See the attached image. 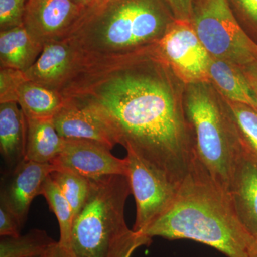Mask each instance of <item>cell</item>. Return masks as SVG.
<instances>
[{
  "label": "cell",
  "instance_id": "1",
  "mask_svg": "<svg viewBox=\"0 0 257 257\" xmlns=\"http://www.w3.org/2000/svg\"><path fill=\"white\" fill-rule=\"evenodd\" d=\"M185 87L157 43L126 53L81 57L60 92L96 113L118 144L179 185L195 158Z\"/></svg>",
  "mask_w": 257,
  "mask_h": 257
},
{
  "label": "cell",
  "instance_id": "2",
  "mask_svg": "<svg viewBox=\"0 0 257 257\" xmlns=\"http://www.w3.org/2000/svg\"><path fill=\"white\" fill-rule=\"evenodd\" d=\"M143 235L150 239L192 240L227 257H248L254 240L240 222L229 193L196 156L171 207Z\"/></svg>",
  "mask_w": 257,
  "mask_h": 257
},
{
  "label": "cell",
  "instance_id": "3",
  "mask_svg": "<svg viewBox=\"0 0 257 257\" xmlns=\"http://www.w3.org/2000/svg\"><path fill=\"white\" fill-rule=\"evenodd\" d=\"M175 20L167 0H101L67 39L81 57L126 53L158 43Z\"/></svg>",
  "mask_w": 257,
  "mask_h": 257
},
{
  "label": "cell",
  "instance_id": "4",
  "mask_svg": "<svg viewBox=\"0 0 257 257\" xmlns=\"http://www.w3.org/2000/svg\"><path fill=\"white\" fill-rule=\"evenodd\" d=\"M184 110L194 137L198 160L229 192L243 147L227 100L210 81L186 84Z\"/></svg>",
  "mask_w": 257,
  "mask_h": 257
},
{
  "label": "cell",
  "instance_id": "5",
  "mask_svg": "<svg viewBox=\"0 0 257 257\" xmlns=\"http://www.w3.org/2000/svg\"><path fill=\"white\" fill-rule=\"evenodd\" d=\"M132 193L126 175L90 179L89 195L74 218L69 247L72 257H111L133 232L124 219L126 199Z\"/></svg>",
  "mask_w": 257,
  "mask_h": 257
},
{
  "label": "cell",
  "instance_id": "6",
  "mask_svg": "<svg viewBox=\"0 0 257 257\" xmlns=\"http://www.w3.org/2000/svg\"><path fill=\"white\" fill-rule=\"evenodd\" d=\"M191 23L211 57L245 67L257 60V43L226 0H192Z\"/></svg>",
  "mask_w": 257,
  "mask_h": 257
},
{
  "label": "cell",
  "instance_id": "7",
  "mask_svg": "<svg viewBox=\"0 0 257 257\" xmlns=\"http://www.w3.org/2000/svg\"><path fill=\"white\" fill-rule=\"evenodd\" d=\"M128 179L137 206L133 231L143 235L175 201L179 185L126 150Z\"/></svg>",
  "mask_w": 257,
  "mask_h": 257
},
{
  "label": "cell",
  "instance_id": "8",
  "mask_svg": "<svg viewBox=\"0 0 257 257\" xmlns=\"http://www.w3.org/2000/svg\"><path fill=\"white\" fill-rule=\"evenodd\" d=\"M157 46L172 70L186 84L209 81L211 57L190 21L175 20Z\"/></svg>",
  "mask_w": 257,
  "mask_h": 257
},
{
  "label": "cell",
  "instance_id": "9",
  "mask_svg": "<svg viewBox=\"0 0 257 257\" xmlns=\"http://www.w3.org/2000/svg\"><path fill=\"white\" fill-rule=\"evenodd\" d=\"M111 150L96 142L65 139L63 150L51 164L88 179L109 175L128 176L126 158H117Z\"/></svg>",
  "mask_w": 257,
  "mask_h": 257
},
{
  "label": "cell",
  "instance_id": "10",
  "mask_svg": "<svg viewBox=\"0 0 257 257\" xmlns=\"http://www.w3.org/2000/svg\"><path fill=\"white\" fill-rule=\"evenodd\" d=\"M87 6L73 0H28L24 27L37 42L67 39Z\"/></svg>",
  "mask_w": 257,
  "mask_h": 257
},
{
  "label": "cell",
  "instance_id": "11",
  "mask_svg": "<svg viewBox=\"0 0 257 257\" xmlns=\"http://www.w3.org/2000/svg\"><path fill=\"white\" fill-rule=\"evenodd\" d=\"M57 169L52 164L25 160L2 178L0 201L15 213L23 225L32 201L41 194L45 181Z\"/></svg>",
  "mask_w": 257,
  "mask_h": 257
},
{
  "label": "cell",
  "instance_id": "12",
  "mask_svg": "<svg viewBox=\"0 0 257 257\" xmlns=\"http://www.w3.org/2000/svg\"><path fill=\"white\" fill-rule=\"evenodd\" d=\"M79 58L68 39L46 42L36 62L24 74L29 81L60 92L74 73Z\"/></svg>",
  "mask_w": 257,
  "mask_h": 257
},
{
  "label": "cell",
  "instance_id": "13",
  "mask_svg": "<svg viewBox=\"0 0 257 257\" xmlns=\"http://www.w3.org/2000/svg\"><path fill=\"white\" fill-rule=\"evenodd\" d=\"M65 101L63 107L52 119L62 138L90 140L111 150L118 144L114 134L96 113L85 106Z\"/></svg>",
  "mask_w": 257,
  "mask_h": 257
},
{
  "label": "cell",
  "instance_id": "14",
  "mask_svg": "<svg viewBox=\"0 0 257 257\" xmlns=\"http://www.w3.org/2000/svg\"><path fill=\"white\" fill-rule=\"evenodd\" d=\"M229 193L240 222L255 239L257 237V162L244 150L236 164Z\"/></svg>",
  "mask_w": 257,
  "mask_h": 257
},
{
  "label": "cell",
  "instance_id": "15",
  "mask_svg": "<svg viewBox=\"0 0 257 257\" xmlns=\"http://www.w3.org/2000/svg\"><path fill=\"white\" fill-rule=\"evenodd\" d=\"M28 121L17 102L0 103V152L8 171L26 160Z\"/></svg>",
  "mask_w": 257,
  "mask_h": 257
},
{
  "label": "cell",
  "instance_id": "16",
  "mask_svg": "<svg viewBox=\"0 0 257 257\" xmlns=\"http://www.w3.org/2000/svg\"><path fill=\"white\" fill-rule=\"evenodd\" d=\"M208 73L209 81L225 99L257 109L256 94L241 67L211 57Z\"/></svg>",
  "mask_w": 257,
  "mask_h": 257
},
{
  "label": "cell",
  "instance_id": "17",
  "mask_svg": "<svg viewBox=\"0 0 257 257\" xmlns=\"http://www.w3.org/2000/svg\"><path fill=\"white\" fill-rule=\"evenodd\" d=\"M44 45L37 42L25 27L0 32V66L26 71L36 62Z\"/></svg>",
  "mask_w": 257,
  "mask_h": 257
},
{
  "label": "cell",
  "instance_id": "18",
  "mask_svg": "<svg viewBox=\"0 0 257 257\" xmlns=\"http://www.w3.org/2000/svg\"><path fill=\"white\" fill-rule=\"evenodd\" d=\"M27 121L25 159L37 163H52L63 150L65 139L57 133L52 119L27 118Z\"/></svg>",
  "mask_w": 257,
  "mask_h": 257
},
{
  "label": "cell",
  "instance_id": "19",
  "mask_svg": "<svg viewBox=\"0 0 257 257\" xmlns=\"http://www.w3.org/2000/svg\"><path fill=\"white\" fill-rule=\"evenodd\" d=\"M65 102L60 92L28 79L18 89V104L30 119H53Z\"/></svg>",
  "mask_w": 257,
  "mask_h": 257
},
{
  "label": "cell",
  "instance_id": "20",
  "mask_svg": "<svg viewBox=\"0 0 257 257\" xmlns=\"http://www.w3.org/2000/svg\"><path fill=\"white\" fill-rule=\"evenodd\" d=\"M57 242L40 229L18 236H1L0 257L42 256Z\"/></svg>",
  "mask_w": 257,
  "mask_h": 257
},
{
  "label": "cell",
  "instance_id": "21",
  "mask_svg": "<svg viewBox=\"0 0 257 257\" xmlns=\"http://www.w3.org/2000/svg\"><path fill=\"white\" fill-rule=\"evenodd\" d=\"M41 195L45 197L51 210L53 211L58 221L60 233V241L58 242L62 247L67 249L74 221L72 207L50 175L47 177L43 184Z\"/></svg>",
  "mask_w": 257,
  "mask_h": 257
},
{
  "label": "cell",
  "instance_id": "22",
  "mask_svg": "<svg viewBox=\"0 0 257 257\" xmlns=\"http://www.w3.org/2000/svg\"><path fill=\"white\" fill-rule=\"evenodd\" d=\"M50 176L70 204L74 219L87 201L90 190V179L61 169L52 171Z\"/></svg>",
  "mask_w": 257,
  "mask_h": 257
},
{
  "label": "cell",
  "instance_id": "23",
  "mask_svg": "<svg viewBox=\"0 0 257 257\" xmlns=\"http://www.w3.org/2000/svg\"><path fill=\"white\" fill-rule=\"evenodd\" d=\"M227 101L234 116L243 150L257 162V109L242 103Z\"/></svg>",
  "mask_w": 257,
  "mask_h": 257
},
{
  "label": "cell",
  "instance_id": "24",
  "mask_svg": "<svg viewBox=\"0 0 257 257\" xmlns=\"http://www.w3.org/2000/svg\"><path fill=\"white\" fill-rule=\"evenodd\" d=\"M28 0H0V30L23 26Z\"/></svg>",
  "mask_w": 257,
  "mask_h": 257
},
{
  "label": "cell",
  "instance_id": "25",
  "mask_svg": "<svg viewBox=\"0 0 257 257\" xmlns=\"http://www.w3.org/2000/svg\"><path fill=\"white\" fill-rule=\"evenodd\" d=\"M26 80L23 71L0 69V103H18V89Z\"/></svg>",
  "mask_w": 257,
  "mask_h": 257
},
{
  "label": "cell",
  "instance_id": "26",
  "mask_svg": "<svg viewBox=\"0 0 257 257\" xmlns=\"http://www.w3.org/2000/svg\"><path fill=\"white\" fill-rule=\"evenodd\" d=\"M226 1L235 18L246 33L248 30L257 35V0Z\"/></svg>",
  "mask_w": 257,
  "mask_h": 257
},
{
  "label": "cell",
  "instance_id": "27",
  "mask_svg": "<svg viewBox=\"0 0 257 257\" xmlns=\"http://www.w3.org/2000/svg\"><path fill=\"white\" fill-rule=\"evenodd\" d=\"M23 224L4 202L0 201V236H20Z\"/></svg>",
  "mask_w": 257,
  "mask_h": 257
},
{
  "label": "cell",
  "instance_id": "28",
  "mask_svg": "<svg viewBox=\"0 0 257 257\" xmlns=\"http://www.w3.org/2000/svg\"><path fill=\"white\" fill-rule=\"evenodd\" d=\"M152 239L144 235L135 232L133 230L127 237L115 250L111 257H131L137 248L151 243Z\"/></svg>",
  "mask_w": 257,
  "mask_h": 257
},
{
  "label": "cell",
  "instance_id": "29",
  "mask_svg": "<svg viewBox=\"0 0 257 257\" xmlns=\"http://www.w3.org/2000/svg\"><path fill=\"white\" fill-rule=\"evenodd\" d=\"M176 20L190 21L192 0H167Z\"/></svg>",
  "mask_w": 257,
  "mask_h": 257
},
{
  "label": "cell",
  "instance_id": "30",
  "mask_svg": "<svg viewBox=\"0 0 257 257\" xmlns=\"http://www.w3.org/2000/svg\"><path fill=\"white\" fill-rule=\"evenodd\" d=\"M241 68L249 81L257 98V60Z\"/></svg>",
  "mask_w": 257,
  "mask_h": 257
},
{
  "label": "cell",
  "instance_id": "31",
  "mask_svg": "<svg viewBox=\"0 0 257 257\" xmlns=\"http://www.w3.org/2000/svg\"><path fill=\"white\" fill-rule=\"evenodd\" d=\"M42 257H72L68 249L62 247L58 241L51 247Z\"/></svg>",
  "mask_w": 257,
  "mask_h": 257
},
{
  "label": "cell",
  "instance_id": "32",
  "mask_svg": "<svg viewBox=\"0 0 257 257\" xmlns=\"http://www.w3.org/2000/svg\"><path fill=\"white\" fill-rule=\"evenodd\" d=\"M248 257H257V237L253 240L252 244L250 247Z\"/></svg>",
  "mask_w": 257,
  "mask_h": 257
},
{
  "label": "cell",
  "instance_id": "33",
  "mask_svg": "<svg viewBox=\"0 0 257 257\" xmlns=\"http://www.w3.org/2000/svg\"><path fill=\"white\" fill-rule=\"evenodd\" d=\"M75 3H78V4L84 5V6H89L92 5L94 0H73Z\"/></svg>",
  "mask_w": 257,
  "mask_h": 257
},
{
  "label": "cell",
  "instance_id": "34",
  "mask_svg": "<svg viewBox=\"0 0 257 257\" xmlns=\"http://www.w3.org/2000/svg\"><path fill=\"white\" fill-rule=\"evenodd\" d=\"M99 1H101V0H94V2H93V3H94V2H99Z\"/></svg>",
  "mask_w": 257,
  "mask_h": 257
},
{
  "label": "cell",
  "instance_id": "35",
  "mask_svg": "<svg viewBox=\"0 0 257 257\" xmlns=\"http://www.w3.org/2000/svg\"><path fill=\"white\" fill-rule=\"evenodd\" d=\"M39 257H42V256H39Z\"/></svg>",
  "mask_w": 257,
  "mask_h": 257
}]
</instances>
